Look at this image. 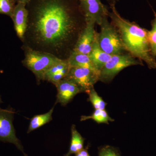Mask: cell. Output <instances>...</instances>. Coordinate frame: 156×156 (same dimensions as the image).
<instances>
[{
	"instance_id": "e0dca14e",
	"label": "cell",
	"mask_w": 156,
	"mask_h": 156,
	"mask_svg": "<svg viewBox=\"0 0 156 156\" xmlns=\"http://www.w3.org/2000/svg\"><path fill=\"white\" fill-rule=\"evenodd\" d=\"M88 119L94 120L98 124L105 123L109 124V122H112L115 121L109 116L105 109H95V111L91 115L82 116L81 117L80 121L82 122Z\"/></svg>"
},
{
	"instance_id": "ac0fdd59",
	"label": "cell",
	"mask_w": 156,
	"mask_h": 156,
	"mask_svg": "<svg viewBox=\"0 0 156 156\" xmlns=\"http://www.w3.org/2000/svg\"><path fill=\"white\" fill-rule=\"evenodd\" d=\"M87 93L89 95V101L95 109H105L107 104L99 96L94 88L90 89Z\"/></svg>"
},
{
	"instance_id": "5bb4252c",
	"label": "cell",
	"mask_w": 156,
	"mask_h": 156,
	"mask_svg": "<svg viewBox=\"0 0 156 156\" xmlns=\"http://www.w3.org/2000/svg\"><path fill=\"white\" fill-rule=\"evenodd\" d=\"M67 59L70 67L87 68L99 73L95 69L89 55L72 51Z\"/></svg>"
},
{
	"instance_id": "5b68a950",
	"label": "cell",
	"mask_w": 156,
	"mask_h": 156,
	"mask_svg": "<svg viewBox=\"0 0 156 156\" xmlns=\"http://www.w3.org/2000/svg\"><path fill=\"white\" fill-rule=\"evenodd\" d=\"M144 66L142 62L129 53L112 56L110 59L100 71L99 81L105 83L111 82L124 69L132 66Z\"/></svg>"
},
{
	"instance_id": "8fae6325",
	"label": "cell",
	"mask_w": 156,
	"mask_h": 156,
	"mask_svg": "<svg viewBox=\"0 0 156 156\" xmlns=\"http://www.w3.org/2000/svg\"><path fill=\"white\" fill-rule=\"evenodd\" d=\"M25 3H17L11 17L17 35L22 41H24L28 24L29 11Z\"/></svg>"
},
{
	"instance_id": "2e32d148",
	"label": "cell",
	"mask_w": 156,
	"mask_h": 156,
	"mask_svg": "<svg viewBox=\"0 0 156 156\" xmlns=\"http://www.w3.org/2000/svg\"><path fill=\"white\" fill-rule=\"evenodd\" d=\"M54 107L51 108L50 111L44 114L36 115L32 118L30 120L27 133L36 130L44 126L47 123L50 122L52 120V114H53Z\"/></svg>"
},
{
	"instance_id": "d6986e66",
	"label": "cell",
	"mask_w": 156,
	"mask_h": 156,
	"mask_svg": "<svg viewBox=\"0 0 156 156\" xmlns=\"http://www.w3.org/2000/svg\"><path fill=\"white\" fill-rule=\"evenodd\" d=\"M154 18L151 23V29L148 30V39L152 54L156 58V13L154 11Z\"/></svg>"
},
{
	"instance_id": "ffe728a7",
	"label": "cell",
	"mask_w": 156,
	"mask_h": 156,
	"mask_svg": "<svg viewBox=\"0 0 156 156\" xmlns=\"http://www.w3.org/2000/svg\"><path fill=\"white\" fill-rule=\"evenodd\" d=\"M16 0H0V14L11 17L15 8Z\"/></svg>"
},
{
	"instance_id": "30bf717a",
	"label": "cell",
	"mask_w": 156,
	"mask_h": 156,
	"mask_svg": "<svg viewBox=\"0 0 156 156\" xmlns=\"http://www.w3.org/2000/svg\"><path fill=\"white\" fill-rule=\"evenodd\" d=\"M54 85L57 90L56 104L60 103L62 106L66 105L76 95L82 92L75 83L66 78Z\"/></svg>"
},
{
	"instance_id": "9c48e42d",
	"label": "cell",
	"mask_w": 156,
	"mask_h": 156,
	"mask_svg": "<svg viewBox=\"0 0 156 156\" xmlns=\"http://www.w3.org/2000/svg\"><path fill=\"white\" fill-rule=\"evenodd\" d=\"M85 25L79 34L72 51L89 55L95 41L96 32L95 23H85Z\"/></svg>"
},
{
	"instance_id": "277c9868",
	"label": "cell",
	"mask_w": 156,
	"mask_h": 156,
	"mask_svg": "<svg viewBox=\"0 0 156 156\" xmlns=\"http://www.w3.org/2000/svg\"><path fill=\"white\" fill-rule=\"evenodd\" d=\"M108 16L104 17L100 24L98 41L101 49L109 55L123 54L126 50L119 34L115 26L109 21Z\"/></svg>"
},
{
	"instance_id": "7402d4cb",
	"label": "cell",
	"mask_w": 156,
	"mask_h": 156,
	"mask_svg": "<svg viewBox=\"0 0 156 156\" xmlns=\"http://www.w3.org/2000/svg\"><path fill=\"white\" fill-rule=\"evenodd\" d=\"M75 156H90L88 152V148L83 149L80 151L75 154Z\"/></svg>"
},
{
	"instance_id": "cb8c5ba5",
	"label": "cell",
	"mask_w": 156,
	"mask_h": 156,
	"mask_svg": "<svg viewBox=\"0 0 156 156\" xmlns=\"http://www.w3.org/2000/svg\"><path fill=\"white\" fill-rule=\"evenodd\" d=\"M108 1L109 2L110 5H115V3L117 1H118V0H108Z\"/></svg>"
},
{
	"instance_id": "4fadbf2b",
	"label": "cell",
	"mask_w": 156,
	"mask_h": 156,
	"mask_svg": "<svg viewBox=\"0 0 156 156\" xmlns=\"http://www.w3.org/2000/svg\"><path fill=\"white\" fill-rule=\"evenodd\" d=\"M89 56L95 69L99 73L104 66L112 57V55L105 53L100 48L98 43V33L96 32L95 41Z\"/></svg>"
},
{
	"instance_id": "9a60e30c",
	"label": "cell",
	"mask_w": 156,
	"mask_h": 156,
	"mask_svg": "<svg viewBox=\"0 0 156 156\" xmlns=\"http://www.w3.org/2000/svg\"><path fill=\"white\" fill-rule=\"evenodd\" d=\"M71 134V140L69 150L64 156H70L73 154H75L84 148L85 138L78 132L74 125L72 126Z\"/></svg>"
},
{
	"instance_id": "ba28073f",
	"label": "cell",
	"mask_w": 156,
	"mask_h": 156,
	"mask_svg": "<svg viewBox=\"0 0 156 156\" xmlns=\"http://www.w3.org/2000/svg\"><path fill=\"white\" fill-rule=\"evenodd\" d=\"M85 23L100 24L102 19L108 16V10L101 0H77Z\"/></svg>"
},
{
	"instance_id": "6da1fadb",
	"label": "cell",
	"mask_w": 156,
	"mask_h": 156,
	"mask_svg": "<svg viewBox=\"0 0 156 156\" xmlns=\"http://www.w3.org/2000/svg\"><path fill=\"white\" fill-rule=\"evenodd\" d=\"M76 10L67 0H39L29 12L24 46L65 59L83 28Z\"/></svg>"
},
{
	"instance_id": "d4e9b609",
	"label": "cell",
	"mask_w": 156,
	"mask_h": 156,
	"mask_svg": "<svg viewBox=\"0 0 156 156\" xmlns=\"http://www.w3.org/2000/svg\"><path fill=\"white\" fill-rule=\"evenodd\" d=\"M2 99H1V96H0V104L2 103ZM1 109V108H0V109Z\"/></svg>"
},
{
	"instance_id": "7c38bea8",
	"label": "cell",
	"mask_w": 156,
	"mask_h": 156,
	"mask_svg": "<svg viewBox=\"0 0 156 156\" xmlns=\"http://www.w3.org/2000/svg\"><path fill=\"white\" fill-rule=\"evenodd\" d=\"M70 67L67 59H61L48 70L45 73L44 80L55 85L66 76Z\"/></svg>"
},
{
	"instance_id": "8992f818",
	"label": "cell",
	"mask_w": 156,
	"mask_h": 156,
	"mask_svg": "<svg viewBox=\"0 0 156 156\" xmlns=\"http://www.w3.org/2000/svg\"><path fill=\"white\" fill-rule=\"evenodd\" d=\"M14 113L11 108L0 109V141L13 144L24 156H28L24 152L21 141L16 136L13 124Z\"/></svg>"
},
{
	"instance_id": "3957f363",
	"label": "cell",
	"mask_w": 156,
	"mask_h": 156,
	"mask_svg": "<svg viewBox=\"0 0 156 156\" xmlns=\"http://www.w3.org/2000/svg\"><path fill=\"white\" fill-rule=\"evenodd\" d=\"M23 47L25 56L22 63L35 75L38 83L44 80L48 70L61 59L50 53Z\"/></svg>"
},
{
	"instance_id": "7a4b0ae2",
	"label": "cell",
	"mask_w": 156,
	"mask_h": 156,
	"mask_svg": "<svg viewBox=\"0 0 156 156\" xmlns=\"http://www.w3.org/2000/svg\"><path fill=\"white\" fill-rule=\"evenodd\" d=\"M108 15L119 34L126 51L136 58L146 63L150 69H156V58L151 51L148 30L137 23L123 18L115 5H110Z\"/></svg>"
},
{
	"instance_id": "44dd1931",
	"label": "cell",
	"mask_w": 156,
	"mask_h": 156,
	"mask_svg": "<svg viewBox=\"0 0 156 156\" xmlns=\"http://www.w3.org/2000/svg\"><path fill=\"white\" fill-rule=\"evenodd\" d=\"M98 156H121V155L116 148L109 145H105L99 148Z\"/></svg>"
},
{
	"instance_id": "603a6c76",
	"label": "cell",
	"mask_w": 156,
	"mask_h": 156,
	"mask_svg": "<svg viewBox=\"0 0 156 156\" xmlns=\"http://www.w3.org/2000/svg\"><path fill=\"white\" fill-rule=\"evenodd\" d=\"M16 1H17V3L21 2L25 3V4L27 5L28 3L30 2V0H16Z\"/></svg>"
},
{
	"instance_id": "52a82bcc",
	"label": "cell",
	"mask_w": 156,
	"mask_h": 156,
	"mask_svg": "<svg viewBox=\"0 0 156 156\" xmlns=\"http://www.w3.org/2000/svg\"><path fill=\"white\" fill-rule=\"evenodd\" d=\"M65 78L75 83L82 92L87 93L99 80V73L87 68L71 67Z\"/></svg>"
}]
</instances>
